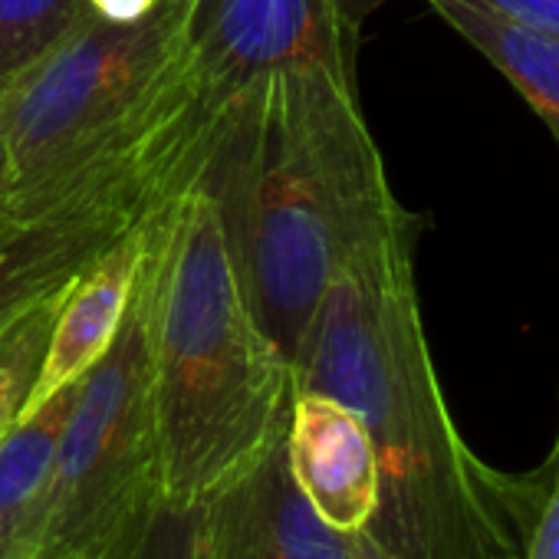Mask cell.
<instances>
[{"instance_id":"obj_1","label":"cell","mask_w":559,"mask_h":559,"mask_svg":"<svg viewBox=\"0 0 559 559\" xmlns=\"http://www.w3.org/2000/svg\"><path fill=\"white\" fill-rule=\"evenodd\" d=\"M415 234L356 257L320 304L297 392L353 408L376 448L366 526L385 559H520L546 467L510 474L471 451L444 402L415 294Z\"/></svg>"},{"instance_id":"obj_2","label":"cell","mask_w":559,"mask_h":559,"mask_svg":"<svg viewBox=\"0 0 559 559\" xmlns=\"http://www.w3.org/2000/svg\"><path fill=\"white\" fill-rule=\"evenodd\" d=\"M198 178L257 323L294 369L333 280L415 234L346 67L304 63L243 90L214 119Z\"/></svg>"},{"instance_id":"obj_3","label":"cell","mask_w":559,"mask_h":559,"mask_svg":"<svg viewBox=\"0 0 559 559\" xmlns=\"http://www.w3.org/2000/svg\"><path fill=\"white\" fill-rule=\"evenodd\" d=\"M152 382L168 503H207L287 438L294 366L257 323L198 175L155 211Z\"/></svg>"},{"instance_id":"obj_4","label":"cell","mask_w":559,"mask_h":559,"mask_svg":"<svg viewBox=\"0 0 559 559\" xmlns=\"http://www.w3.org/2000/svg\"><path fill=\"white\" fill-rule=\"evenodd\" d=\"M155 211L122 326L103 359L80 379L60 438L37 549L50 559H116L162 500L152 382Z\"/></svg>"},{"instance_id":"obj_5","label":"cell","mask_w":559,"mask_h":559,"mask_svg":"<svg viewBox=\"0 0 559 559\" xmlns=\"http://www.w3.org/2000/svg\"><path fill=\"white\" fill-rule=\"evenodd\" d=\"M191 86L207 116H221L276 70L330 63L353 70L356 37L333 0H191Z\"/></svg>"},{"instance_id":"obj_6","label":"cell","mask_w":559,"mask_h":559,"mask_svg":"<svg viewBox=\"0 0 559 559\" xmlns=\"http://www.w3.org/2000/svg\"><path fill=\"white\" fill-rule=\"evenodd\" d=\"M204 507L217 559H379L366 533L336 530L304 497L280 441Z\"/></svg>"},{"instance_id":"obj_7","label":"cell","mask_w":559,"mask_h":559,"mask_svg":"<svg viewBox=\"0 0 559 559\" xmlns=\"http://www.w3.org/2000/svg\"><path fill=\"white\" fill-rule=\"evenodd\" d=\"M145 217L109 207L0 214V333L70 287L103 250Z\"/></svg>"},{"instance_id":"obj_8","label":"cell","mask_w":559,"mask_h":559,"mask_svg":"<svg viewBox=\"0 0 559 559\" xmlns=\"http://www.w3.org/2000/svg\"><path fill=\"white\" fill-rule=\"evenodd\" d=\"M294 480L336 530L366 533L379 503V464L362 418L320 392H297L284 438Z\"/></svg>"},{"instance_id":"obj_9","label":"cell","mask_w":559,"mask_h":559,"mask_svg":"<svg viewBox=\"0 0 559 559\" xmlns=\"http://www.w3.org/2000/svg\"><path fill=\"white\" fill-rule=\"evenodd\" d=\"M148 221L152 214L139 221L135 227H129L67 287L60 310H57L53 333H50V346L44 356V369L37 376V385L31 392L24 415L40 408L63 385L80 382L112 346L122 326L132 287H135L139 266L145 260Z\"/></svg>"},{"instance_id":"obj_10","label":"cell","mask_w":559,"mask_h":559,"mask_svg":"<svg viewBox=\"0 0 559 559\" xmlns=\"http://www.w3.org/2000/svg\"><path fill=\"white\" fill-rule=\"evenodd\" d=\"M80 382L63 385L0 438V559H31L40 549L60 438Z\"/></svg>"},{"instance_id":"obj_11","label":"cell","mask_w":559,"mask_h":559,"mask_svg":"<svg viewBox=\"0 0 559 559\" xmlns=\"http://www.w3.org/2000/svg\"><path fill=\"white\" fill-rule=\"evenodd\" d=\"M428 4L516 86L559 142V37L503 17L477 0H428Z\"/></svg>"},{"instance_id":"obj_12","label":"cell","mask_w":559,"mask_h":559,"mask_svg":"<svg viewBox=\"0 0 559 559\" xmlns=\"http://www.w3.org/2000/svg\"><path fill=\"white\" fill-rule=\"evenodd\" d=\"M63 294L67 287L47 297L44 304H37L11 330L0 333V438L24 418V408L44 369V356L50 346V333Z\"/></svg>"},{"instance_id":"obj_13","label":"cell","mask_w":559,"mask_h":559,"mask_svg":"<svg viewBox=\"0 0 559 559\" xmlns=\"http://www.w3.org/2000/svg\"><path fill=\"white\" fill-rule=\"evenodd\" d=\"M86 11V0H0V90L44 57Z\"/></svg>"},{"instance_id":"obj_14","label":"cell","mask_w":559,"mask_h":559,"mask_svg":"<svg viewBox=\"0 0 559 559\" xmlns=\"http://www.w3.org/2000/svg\"><path fill=\"white\" fill-rule=\"evenodd\" d=\"M116 559H217L207 536L204 507L158 500L142 533Z\"/></svg>"},{"instance_id":"obj_15","label":"cell","mask_w":559,"mask_h":559,"mask_svg":"<svg viewBox=\"0 0 559 559\" xmlns=\"http://www.w3.org/2000/svg\"><path fill=\"white\" fill-rule=\"evenodd\" d=\"M543 467L549 471V477H546L543 503H539V513L533 520V530L520 559H559V448H552Z\"/></svg>"},{"instance_id":"obj_16","label":"cell","mask_w":559,"mask_h":559,"mask_svg":"<svg viewBox=\"0 0 559 559\" xmlns=\"http://www.w3.org/2000/svg\"><path fill=\"white\" fill-rule=\"evenodd\" d=\"M477 4L559 37V0H477Z\"/></svg>"},{"instance_id":"obj_17","label":"cell","mask_w":559,"mask_h":559,"mask_svg":"<svg viewBox=\"0 0 559 559\" xmlns=\"http://www.w3.org/2000/svg\"><path fill=\"white\" fill-rule=\"evenodd\" d=\"M86 8L109 24H139L158 8V0H86Z\"/></svg>"},{"instance_id":"obj_18","label":"cell","mask_w":559,"mask_h":559,"mask_svg":"<svg viewBox=\"0 0 559 559\" xmlns=\"http://www.w3.org/2000/svg\"><path fill=\"white\" fill-rule=\"evenodd\" d=\"M382 4H385V0H346V4L340 8V17H343L346 31L356 37V34H359V27L366 24V17H369L372 11H379Z\"/></svg>"},{"instance_id":"obj_19","label":"cell","mask_w":559,"mask_h":559,"mask_svg":"<svg viewBox=\"0 0 559 559\" xmlns=\"http://www.w3.org/2000/svg\"><path fill=\"white\" fill-rule=\"evenodd\" d=\"M4 175H8V145H4V126H0V188H4Z\"/></svg>"},{"instance_id":"obj_20","label":"cell","mask_w":559,"mask_h":559,"mask_svg":"<svg viewBox=\"0 0 559 559\" xmlns=\"http://www.w3.org/2000/svg\"><path fill=\"white\" fill-rule=\"evenodd\" d=\"M333 4H336V11H340V8H343V4H346V0H333Z\"/></svg>"},{"instance_id":"obj_21","label":"cell","mask_w":559,"mask_h":559,"mask_svg":"<svg viewBox=\"0 0 559 559\" xmlns=\"http://www.w3.org/2000/svg\"><path fill=\"white\" fill-rule=\"evenodd\" d=\"M31 559H50V556H40V552H37V556H31Z\"/></svg>"},{"instance_id":"obj_22","label":"cell","mask_w":559,"mask_h":559,"mask_svg":"<svg viewBox=\"0 0 559 559\" xmlns=\"http://www.w3.org/2000/svg\"><path fill=\"white\" fill-rule=\"evenodd\" d=\"M556 448H559V438H556Z\"/></svg>"},{"instance_id":"obj_23","label":"cell","mask_w":559,"mask_h":559,"mask_svg":"<svg viewBox=\"0 0 559 559\" xmlns=\"http://www.w3.org/2000/svg\"><path fill=\"white\" fill-rule=\"evenodd\" d=\"M379 559H385V556H379Z\"/></svg>"}]
</instances>
